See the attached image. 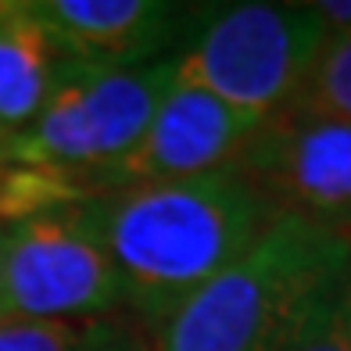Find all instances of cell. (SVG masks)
I'll return each instance as SVG.
<instances>
[{
    "mask_svg": "<svg viewBox=\"0 0 351 351\" xmlns=\"http://www.w3.org/2000/svg\"><path fill=\"white\" fill-rule=\"evenodd\" d=\"M276 215L237 169L125 186L101 201L122 301L162 319L254 244Z\"/></svg>",
    "mask_w": 351,
    "mask_h": 351,
    "instance_id": "1",
    "label": "cell"
},
{
    "mask_svg": "<svg viewBox=\"0 0 351 351\" xmlns=\"http://www.w3.org/2000/svg\"><path fill=\"white\" fill-rule=\"evenodd\" d=\"M348 265L344 241L276 215L241 258L162 319L154 351H287Z\"/></svg>",
    "mask_w": 351,
    "mask_h": 351,
    "instance_id": "2",
    "label": "cell"
},
{
    "mask_svg": "<svg viewBox=\"0 0 351 351\" xmlns=\"http://www.w3.org/2000/svg\"><path fill=\"white\" fill-rule=\"evenodd\" d=\"M172 79V61L119 69L69 58L33 125L11 136V158L97 183L136 147Z\"/></svg>",
    "mask_w": 351,
    "mask_h": 351,
    "instance_id": "3",
    "label": "cell"
},
{
    "mask_svg": "<svg viewBox=\"0 0 351 351\" xmlns=\"http://www.w3.org/2000/svg\"><path fill=\"white\" fill-rule=\"evenodd\" d=\"M326 40L312 4H233L204 22L186 51L172 58V72L262 122L301 93Z\"/></svg>",
    "mask_w": 351,
    "mask_h": 351,
    "instance_id": "4",
    "label": "cell"
},
{
    "mask_svg": "<svg viewBox=\"0 0 351 351\" xmlns=\"http://www.w3.org/2000/svg\"><path fill=\"white\" fill-rule=\"evenodd\" d=\"M122 301L101 201L61 204L4 230V298L14 319H97Z\"/></svg>",
    "mask_w": 351,
    "mask_h": 351,
    "instance_id": "5",
    "label": "cell"
},
{
    "mask_svg": "<svg viewBox=\"0 0 351 351\" xmlns=\"http://www.w3.org/2000/svg\"><path fill=\"white\" fill-rule=\"evenodd\" d=\"M233 169L273 215L301 219L351 247V122L291 101L254 125Z\"/></svg>",
    "mask_w": 351,
    "mask_h": 351,
    "instance_id": "6",
    "label": "cell"
},
{
    "mask_svg": "<svg viewBox=\"0 0 351 351\" xmlns=\"http://www.w3.org/2000/svg\"><path fill=\"white\" fill-rule=\"evenodd\" d=\"M254 119L222 104L208 90L172 79L165 97L158 101L136 147L97 176L101 186H151L180 183L208 172L233 169L237 154L254 133Z\"/></svg>",
    "mask_w": 351,
    "mask_h": 351,
    "instance_id": "7",
    "label": "cell"
},
{
    "mask_svg": "<svg viewBox=\"0 0 351 351\" xmlns=\"http://www.w3.org/2000/svg\"><path fill=\"white\" fill-rule=\"evenodd\" d=\"M33 11L69 58L119 69L151 65L180 14V8L158 0H36Z\"/></svg>",
    "mask_w": 351,
    "mask_h": 351,
    "instance_id": "8",
    "label": "cell"
},
{
    "mask_svg": "<svg viewBox=\"0 0 351 351\" xmlns=\"http://www.w3.org/2000/svg\"><path fill=\"white\" fill-rule=\"evenodd\" d=\"M65 61V47L33 4H0V130L8 136L33 125Z\"/></svg>",
    "mask_w": 351,
    "mask_h": 351,
    "instance_id": "9",
    "label": "cell"
},
{
    "mask_svg": "<svg viewBox=\"0 0 351 351\" xmlns=\"http://www.w3.org/2000/svg\"><path fill=\"white\" fill-rule=\"evenodd\" d=\"M0 351H133L104 319H14L0 315Z\"/></svg>",
    "mask_w": 351,
    "mask_h": 351,
    "instance_id": "10",
    "label": "cell"
},
{
    "mask_svg": "<svg viewBox=\"0 0 351 351\" xmlns=\"http://www.w3.org/2000/svg\"><path fill=\"white\" fill-rule=\"evenodd\" d=\"M294 104L312 115L351 122V33L330 36L323 43Z\"/></svg>",
    "mask_w": 351,
    "mask_h": 351,
    "instance_id": "11",
    "label": "cell"
},
{
    "mask_svg": "<svg viewBox=\"0 0 351 351\" xmlns=\"http://www.w3.org/2000/svg\"><path fill=\"white\" fill-rule=\"evenodd\" d=\"M287 351H351V265L315 301Z\"/></svg>",
    "mask_w": 351,
    "mask_h": 351,
    "instance_id": "12",
    "label": "cell"
},
{
    "mask_svg": "<svg viewBox=\"0 0 351 351\" xmlns=\"http://www.w3.org/2000/svg\"><path fill=\"white\" fill-rule=\"evenodd\" d=\"M312 8L326 25V36L351 33V0H323V4H312Z\"/></svg>",
    "mask_w": 351,
    "mask_h": 351,
    "instance_id": "13",
    "label": "cell"
},
{
    "mask_svg": "<svg viewBox=\"0 0 351 351\" xmlns=\"http://www.w3.org/2000/svg\"><path fill=\"white\" fill-rule=\"evenodd\" d=\"M11 165H14V158H11V136H8L4 130H0V186H4Z\"/></svg>",
    "mask_w": 351,
    "mask_h": 351,
    "instance_id": "14",
    "label": "cell"
},
{
    "mask_svg": "<svg viewBox=\"0 0 351 351\" xmlns=\"http://www.w3.org/2000/svg\"><path fill=\"white\" fill-rule=\"evenodd\" d=\"M0 298H4V230H0Z\"/></svg>",
    "mask_w": 351,
    "mask_h": 351,
    "instance_id": "15",
    "label": "cell"
}]
</instances>
